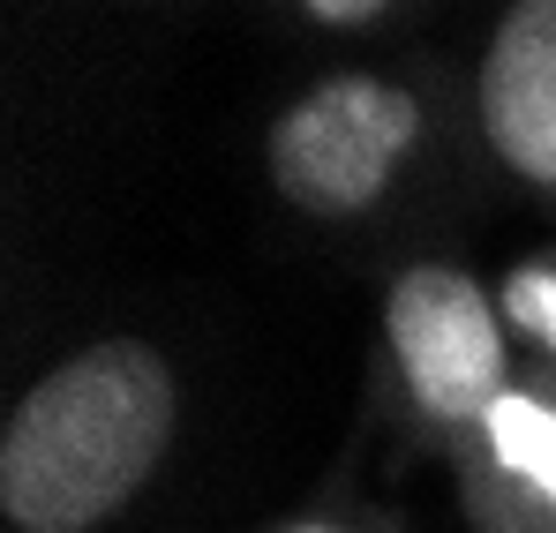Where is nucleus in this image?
<instances>
[{
	"instance_id": "nucleus-3",
	"label": "nucleus",
	"mask_w": 556,
	"mask_h": 533,
	"mask_svg": "<svg viewBox=\"0 0 556 533\" xmlns=\"http://www.w3.org/2000/svg\"><path fill=\"white\" fill-rule=\"evenodd\" d=\"M391 354L406 368V391L437 421H489L504 383V323L489 293L452 264H414L391 285Z\"/></svg>"
},
{
	"instance_id": "nucleus-6",
	"label": "nucleus",
	"mask_w": 556,
	"mask_h": 533,
	"mask_svg": "<svg viewBox=\"0 0 556 533\" xmlns=\"http://www.w3.org/2000/svg\"><path fill=\"white\" fill-rule=\"evenodd\" d=\"M504 308H511L519 331H534V339L556 354V270H519L511 293H504Z\"/></svg>"
},
{
	"instance_id": "nucleus-8",
	"label": "nucleus",
	"mask_w": 556,
	"mask_h": 533,
	"mask_svg": "<svg viewBox=\"0 0 556 533\" xmlns=\"http://www.w3.org/2000/svg\"><path fill=\"white\" fill-rule=\"evenodd\" d=\"M293 533H339V526H293Z\"/></svg>"
},
{
	"instance_id": "nucleus-5",
	"label": "nucleus",
	"mask_w": 556,
	"mask_h": 533,
	"mask_svg": "<svg viewBox=\"0 0 556 533\" xmlns=\"http://www.w3.org/2000/svg\"><path fill=\"white\" fill-rule=\"evenodd\" d=\"M473 496L489 533H556V376L511 383L473 450Z\"/></svg>"
},
{
	"instance_id": "nucleus-1",
	"label": "nucleus",
	"mask_w": 556,
	"mask_h": 533,
	"mask_svg": "<svg viewBox=\"0 0 556 533\" xmlns=\"http://www.w3.org/2000/svg\"><path fill=\"white\" fill-rule=\"evenodd\" d=\"M174 368L143 339H98L46 368L0 429V511L15 533H91L166 458Z\"/></svg>"
},
{
	"instance_id": "nucleus-4",
	"label": "nucleus",
	"mask_w": 556,
	"mask_h": 533,
	"mask_svg": "<svg viewBox=\"0 0 556 533\" xmlns=\"http://www.w3.org/2000/svg\"><path fill=\"white\" fill-rule=\"evenodd\" d=\"M481 128L519 180L556 188V0H511L481 53Z\"/></svg>"
},
{
	"instance_id": "nucleus-2",
	"label": "nucleus",
	"mask_w": 556,
	"mask_h": 533,
	"mask_svg": "<svg viewBox=\"0 0 556 533\" xmlns=\"http://www.w3.org/2000/svg\"><path fill=\"white\" fill-rule=\"evenodd\" d=\"M421 136V105L383 76H324L271 128V180L316 218L369 211Z\"/></svg>"
},
{
	"instance_id": "nucleus-7",
	"label": "nucleus",
	"mask_w": 556,
	"mask_h": 533,
	"mask_svg": "<svg viewBox=\"0 0 556 533\" xmlns=\"http://www.w3.org/2000/svg\"><path fill=\"white\" fill-rule=\"evenodd\" d=\"M316 23H339V30H362V23H376L391 0H301Z\"/></svg>"
}]
</instances>
